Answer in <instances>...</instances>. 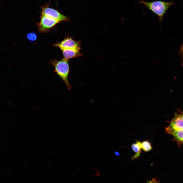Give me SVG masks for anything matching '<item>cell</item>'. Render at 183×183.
I'll return each mask as SVG.
<instances>
[{
	"label": "cell",
	"instance_id": "cell-1",
	"mask_svg": "<svg viewBox=\"0 0 183 183\" xmlns=\"http://www.w3.org/2000/svg\"><path fill=\"white\" fill-rule=\"evenodd\" d=\"M140 3L144 5L148 8L157 15L159 17L158 22H162L165 12L169 7L173 4L172 2H166L161 1H156L147 2L140 0Z\"/></svg>",
	"mask_w": 183,
	"mask_h": 183
},
{
	"label": "cell",
	"instance_id": "cell-2",
	"mask_svg": "<svg viewBox=\"0 0 183 183\" xmlns=\"http://www.w3.org/2000/svg\"><path fill=\"white\" fill-rule=\"evenodd\" d=\"M51 62L55 68V72L65 84L68 89L70 90L72 87L68 81L69 67L68 59L64 58L59 60H54Z\"/></svg>",
	"mask_w": 183,
	"mask_h": 183
},
{
	"label": "cell",
	"instance_id": "cell-3",
	"mask_svg": "<svg viewBox=\"0 0 183 183\" xmlns=\"http://www.w3.org/2000/svg\"><path fill=\"white\" fill-rule=\"evenodd\" d=\"M59 22L53 19L41 14L40 22L37 24L39 31L41 33H46Z\"/></svg>",
	"mask_w": 183,
	"mask_h": 183
},
{
	"label": "cell",
	"instance_id": "cell-4",
	"mask_svg": "<svg viewBox=\"0 0 183 183\" xmlns=\"http://www.w3.org/2000/svg\"><path fill=\"white\" fill-rule=\"evenodd\" d=\"M41 9L42 15L53 19L59 22L61 21H68L69 20V18L54 9L48 7H43Z\"/></svg>",
	"mask_w": 183,
	"mask_h": 183
},
{
	"label": "cell",
	"instance_id": "cell-5",
	"mask_svg": "<svg viewBox=\"0 0 183 183\" xmlns=\"http://www.w3.org/2000/svg\"><path fill=\"white\" fill-rule=\"evenodd\" d=\"M54 46L59 48L62 50L66 49H80V42L74 40L71 37H67L60 42L54 44Z\"/></svg>",
	"mask_w": 183,
	"mask_h": 183
},
{
	"label": "cell",
	"instance_id": "cell-6",
	"mask_svg": "<svg viewBox=\"0 0 183 183\" xmlns=\"http://www.w3.org/2000/svg\"><path fill=\"white\" fill-rule=\"evenodd\" d=\"M80 49H66L62 50L64 58L68 59L79 56L80 55Z\"/></svg>",
	"mask_w": 183,
	"mask_h": 183
},
{
	"label": "cell",
	"instance_id": "cell-7",
	"mask_svg": "<svg viewBox=\"0 0 183 183\" xmlns=\"http://www.w3.org/2000/svg\"><path fill=\"white\" fill-rule=\"evenodd\" d=\"M166 132L169 134L172 135L178 141L183 143V130H171Z\"/></svg>",
	"mask_w": 183,
	"mask_h": 183
},
{
	"label": "cell",
	"instance_id": "cell-8",
	"mask_svg": "<svg viewBox=\"0 0 183 183\" xmlns=\"http://www.w3.org/2000/svg\"><path fill=\"white\" fill-rule=\"evenodd\" d=\"M142 144V148L145 152L149 151L152 148L150 142L148 140L143 141Z\"/></svg>",
	"mask_w": 183,
	"mask_h": 183
},
{
	"label": "cell",
	"instance_id": "cell-9",
	"mask_svg": "<svg viewBox=\"0 0 183 183\" xmlns=\"http://www.w3.org/2000/svg\"><path fill=\"white\" fill-rule=\"evenodd\" d=\"M136 143L133 144L131 145V148L135 152H139L142 148V144L140 142L136 141Z\"/></svg>",
	"mask_w": 183,
	"mask_h": 183
},
{
	"label": "cell",
	"instance_id": "cell-10",
	"mask_svg": "<svg viewBox=\"0 0 183 183\" xmlns=\"http://www.w3.org/2000/svg\"><path fill=\"white\" fill-rule=\"evenodd\" d=\"M27 36L29 40L32 41L35 40L37 38L36 35L34 33H28L27 34Z\"/></svg>",
	"mask_w": 183,
	"mask_h": 183
},
{
	"label": "cell",
	"instance_id": "cell-11",
	"mask_svg": "<svg viewBox=\"0 0 183 183\" xmlns=\"http://www.w3.org/2000/svg\"><path fill=\"white\" fill-rule=\"evenodd\" d=\"M179 54L181 58V64L183 66V44L181 45L179 50Z\"/></svg>",
	"mask_w": 183,
	"mask_h": 183
},
{
	"label": "cell",
	"instance_id": "cell-12",
	"mask_svg": "<svg viewBox=\"0 0 183 183\" xmlns=\"http://www.w3.org/2000/svg\"><path fill=\"white\" fill-rule=\"evenodd\" d=\"M142 152V150H141L139 152H137L131 158V160H133L135 159L138 158L140 156Z\"/></svg>",
	"mask_w": 183,
	"mask_h": 183
},
{
	"label": "cell",
	"instance_id": "cell-13",
	"mask_svg": "<svg viewBox=\"0 0 183 183\" xmlns=\"http://www.w3.org/2000/svg\"><path fill=\"white\" fill-rule=\"evenodd\" d=\"M159 181L157 178H153L151 180H148L147 182L148 183H158Z\"/></svg>",
	"mask_w": 183,
	"mask_h": 183
},
{
	"label": "cell",
	"instance_id": "cell-14",
	"mask_svg": "<svg viewBox=\"0 0 183 183\" xmlns=\"http://www.w3.org/2000/svg\"><path fill=\"white\" fill-rule=\"evenodd\" d=\"M115 155L117 156H119L120 155V153L118 151H116L114 152Z\"/></svg>",
	"mask_w": 183,
	"mask_h": 183
},
{
	"label": "cell",
	"instance_id": "cell-15",
	"mask_svg": "<svg viewBox=\"0 0 183 183\" xmlns=\"http://www.w3.org/2000/svg\"><path fill=\"white\" fill-rule=\"evenodd\" d=\"M182 117H183V114H182Z\"/></svg>",
	"mask_w": 183,
	"mask_h": 183
}]
</instances>
